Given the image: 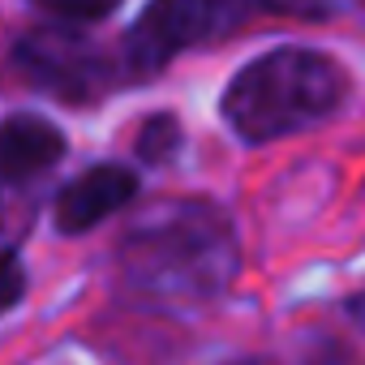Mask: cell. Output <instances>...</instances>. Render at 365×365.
<instances>
[{
    "mask_svg": "<svg viewBox=\"0 0 365 365\" xmlns=\"http://www.w3.org/2000/svg\"><path fill=\"white\" fill-rule=\"evenodd\" d=\"M116 262L125 284L150 301H202L237 279L241 241L211 202H163L138 215Z\"/></svg>",
    "mask_w": 365,
    "mask_h": 365,
    "instance_id": "obj_1",
    "label": "cell"
},
{
    "mask_svg": "<svg viewBox=\"0 0 365 365\" xmlns=\"http://www.w3.org/2000/svg\"><path fill=\"white\" fill-rule=\"evenodd\" d=\"M348 95L344 65L309 48H275L250 61L224 91V120L245 142H275L322 125Z\"/></svg>",
    "mask_w": 365,
    "mask_h": 365,
    "instance_id": "obj_2",
    "label": "cell"
},
{
    "mask_svg": "<svg viewBox=\"0 0 365 365\" xmlns=\"http://www.w3.org/2000/svg\"><path fill=\"white\" fill-rule=\"evenodd\" d=\"M250 9L254 0H150L129 31L125 61L142 73L163 69L172 56L237 31Z\"/></svg>",
    "mask_w": 365,
    "mask_h": 365,
    "instance_id": "obj_3",
    "label": "cell"
},
{
    "mask_svg": "<svg viewBox=\"0 0 365 365\" xmlns=\"http://www.w3.org/2000/svg\"><path fill=\"white\" fill-rule=\"evenodd\" d=\"M14 56H18V69L26 82H35L48 95H61L69 103H91L116 82V69L108 65V56L73 26L31 31V35H22Z\"/></svg>",
    "mask_w": 365,
    "mask_h": 365,
    "instance_id": "obj_4",
    "label": "cell"
},
{
    "mask_svg": "<svg viewBox=\"0 0 365 365\" xmlns=\"http://www.w3.org/2000/svg\"><path fill=\"white\" fill-rule=\"evenodd\" d=\"M138 194V176L120 163H99L91 172H82L78 180L61 190L56 198V228L65 237L91 232L95 224H103L108 215H116L120 207H129Z\"/></svg>",
    "mask_w": 365,
    "mask_h": 365,
    "instance_id": "obj_5",
    "label": "cell"
},
{
    "mask_svg": "<svg viewBox=\"0 0 365 365\" xmlns=\"http://www.w3.org/2000/svg\"><path fill=\"white\" fill-rule=\"evenodd\" d=\"M61 159H65V133L52 120L31 112L0 120V185H22Z\"/></svg>",
    "mask_w": 365,
    "mask_h": 365,
    "instance_id": "obj_6",
    "label": "cell"
},
{
    "mask_svg": "<svg viewBox=\"0 0 365 365\" xmlns=\"http://www.w3.org/2000/svg\"><path fill=\"white\" fill-rule=\"evenodd\" d=\"M26 220H31L26 202L18 194H9V185H0V254L18 245V237L26 232Z\"/></svg>",
    "mask_w": 365,
    "mask_h": 365,
    "instance_id": "obj_7",
    "label": "cell"
},
{
    "mask_svg": "<svg viewBox=\"0 0 365 365\" xmlns=\"http://www.w3.org/2000/svg\"><path fill=\"white\" fill-rule=\"evenodd\" d=\"M35 5H43L65 22H95V18H108L120 0H35Z\"/></svg>",
    "mask_w": 365,
    "mask_h": 365,
    "instance_id": "obj_8",
    "label": "cell"
},
{
    "mask_svg": "<svg viewBox=\"0 0 365 365\" xmlns=\"http://www.w3.org/2000/svg\"><path fill=\"white\" fill-rule=\"evenodd\" d=\"M22 292H26V271L18 262V250H5L0 254V314L14 309L22 301Z\"/></svg>",
    "mask_w": 365,
    "mask_h": 365,
    "instance_id": "obj_9",
    "label": "cell"
},
{
    "mask_svg": "<svg viewBox=\"0 0 365 365\" xmlns=\"http://www.w3.org/2000/svg\"><path fill=\"white\" fill-rule=\"evenodd\" d=\"M267 14H284V18H305V22H318V18H331V0H258Z\"/></svg>",
    "mask_w": 365,
    "mask_h": 365,
    "instance_id": "obj_10",
    "label": "cell"
},
{
    "mask_svg": "<svg viewBox=\"0 0 365 365\" xmlns=\"http://www.w3.org/2000/svg\"><path fill=\"white\" fill-rule=\"evenodd\" d=\"M237 365H271V361H237Z\"/></svg>",
    "mask_w": 365,
    "mask_h": 365,
    "instance_id": "obj_11",
    "label": "cell"
}]
</instances>
